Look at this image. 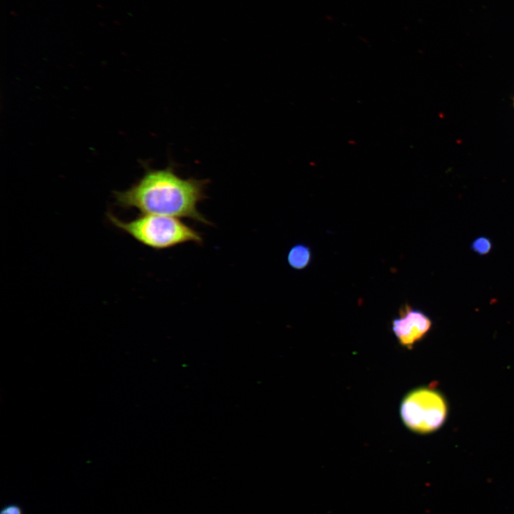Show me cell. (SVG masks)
<instances>
[{"instance_id":"obj_7","label":"cell","mask_w":514,"mask_h":514,"mask_svg":"<svg viewBox=\"0 0 514 514\" xmlns=\"http://www.w3.org/2000/svg\"><path fill=\"white\" fill-rule=\"evenodd\" d=\"M0 514H24V510L20 504L9 503L1 508Z\"/></svg>"},{"instance_id":"obj_3","label":"cell","mask_w":514,"mask_h":514,"mask_svg":"<svg viewBox=\"0 0 514 514\" xmlns=\"http://www.w3.org/2000/svg\"><path fill=\"white\" fill-rule=\"evenodd\" d=\"M400 414L410 430L426 434L440 428L445 423L448 405L443 395L433 386L415 388L403 399Z\"/></svg>"},{"instance_id":"obj_5","label":"cell","mask_w":514,"mask_h":514,"mask_svg":"<svg viewBox=\"0 0 514 514\" xmlns=\"http://www.w3.org/2000/svg\"><path fill=\"white\" fill-rule=\"evenodd\" d=\"M312 258V251L308 245L297 243L289 249L286 260L291 268L302 271L310 265Z\"/></svg>"},{"instance_id":"obj_8","label":"cell","mask_w":514,"mask_h":514,"mask_svg":"<svg viewBox=\"0 0 514 514\" xmlns=\"http://www.w3.org/2000/svg\"><path fill=\"white\" fill-rule=\"evenodd\" d=\"M513 107H514V96H513Z\"/></svg>"},{"instance_id":"obj_2","label":"cell","mask_w":514,"mask_h":514,"mask_svg":"<svg viewBox=\"0 0 514 514\" xmlns=\"http://www.w3.org/2000/svg\"><path fill=\"white\" fill-rule=\"evenodd\" d=\"M106 216L114 226L152 249L164 250L186 243L203 242L199 232L177 217L141 213L130 221H124L111 212Z\"/></svg>"},{"instance_id":"obj_4","label":"cell","mask_w":514,"mask_h":514,"mask_svg":"<svg viewBox=\"0 0 514 514\" xmlns=\"http://www.w3.org/2000/svg\"><path fill=\"white\" fill-rule=\"evenodd\" d=\"M433 321L424 311L408 303L403 304L391 321V330L398 343L410 349L431 330Z\"/></svg>"},{"instance_id":"obj_6","label":"cell","mask_w":514,"mask_h":514,"mask_svg":"<svg viewBox=\"0 0 514 514\" xmlns=\"http://www.w3.org/2000/svg\"><path fill=\"white\" fill-rule=\"evenodd\" d=\"M493 248L490 238L485 236H479L470 243V249L478 256L488 255Z\"/></svg>"},{"instance_id":"obj_1","label":"cell","mask_w":514,"mask_h":514,"mask_svg":"<svg viewBox=\"0 0 514 514\" xmlns=\"http://www.w3.org/2000/svg\"><path fill=\"white\" fill-rule=\"evenodd\" d=\"M208 181L179 176L173 164L159 169L146 166L130 188L114 193L116 206L144 214L186 218L206 225L211 222L198 206L206 197Z\"/></svg>"}]
</instances>
